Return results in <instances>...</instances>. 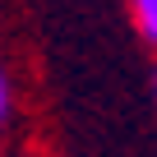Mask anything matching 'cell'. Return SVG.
<instances>
[{
  "mask_svg": "<svg viewBox=\"0 0 157 157\" xmlns=\"http://www.w3.org/2000/svg\"><path fill=\"white\" fill-rule=\"evenodd\" d=\"M10 116H14V83H10V74L0 69V129H5Z\"/></svg>",
  "mask_w": 157,
  "mask_h": 157,
  "instance_id": "7a4b0ae2",
  "label": "cell"
},
{
  "mask_svg": "<svg viewBox=\"0 0 157 157\" xmlns=\"http://www.w3.org/2000/svg\"><path fill=\"white\" fill-rule=\"evenodd\" d=\"M152 93H157V74H152Z\"/></svg>",
  "mask_w": 157,
  "mask_h": 157,
  "instance_id": "3957f363",
  "label": "cell"
},
{
  "mask_svg": "<svg viewBox=\"0 0 157 157\" xmlns=\"http://www.w3.org/2000/svg\"><path fill=\"white\" fill-rule=\"evenodd\" d=\"M129 14H134V28L148 46H157V0H129Z\"/></svg>",
  "mask_w": 157,
  "mask_h": 157,
  "instance_id": "6da1fadb",
  "label": "cell"
}]
</instances>
